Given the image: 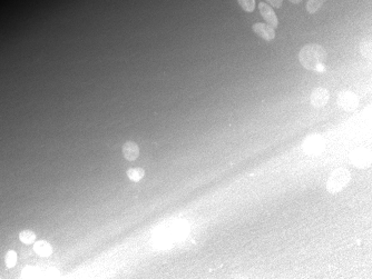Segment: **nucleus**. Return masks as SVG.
<instances>
[{"mask_svg":"<svg viewBox=\"0 0 372 279\" xmlns=\"http://www.w3.org/2000/svg\"><path fill=\"white\" fill-rule=\"evenodd\" d=\"M326 2L327 0H308L307 12L311 15L318 13Z\"/></svg>","mask_w":372,"mask_h":279,"instance_id":"f8f14e48","label":"nucleus"},{"mask_svg":"<svg viewBox=\"0 0 372 279\" xmlns=\"http://www.w3.org/2000/svg\"><path fill=\"white\" fill-rule=\"evenodd\" d=\"M351 173L347 168H338L333 170L327 180V191L332 195L342 192L349 185Z\"/></svg>","mask_w":372,"mask_h":279,"instance_id":"f03ea898","label":"nucleus"},{"mask_svg":"<svg viewBox=\"0 0 372 279\" xmlns=\"http://www.w3.org/2000/svg\"><path fill=\"white\" fill-rule=\"evenodd\" d=\"M17 259H18V255L17 252L15 250H9L6 257H5V264H6L7 268H13L17 264Z\"/></svg>","mask_w":372,"mask_h":279,"instance_id":"4468645a","label":"nucleus"},{"mask_svg":"<svg viewBox=\"0 0 372 279\" xmlns=\"http://www.w3.org/2000/svg\"><path fill=\"white\" fill-rule=\"evenodd\" d=\"M127 177L130 179V180L134 182L139 181L141 178L144 177L145 175V170L143 168H129L127 170Z\"/></svg>","mask_w":372,"mask_h":279,"instance_id":"9b49d317","label":"nucleus"},{"mask_svg":"<svg viewBox=\"0 0 372 279\" xmlns=\"http://www.w3.org/2000/svg\"><path fill=\"white\" fill-rule=\"evenodd\" d=\"M26 272H27V276H30L31 273H33V268H31V267H26L25 269H24V271H23V275H24V273H26Z\"/></svg>","mask_w":372,"mask_h":279,"instance_id":"a211bd4d","label":"nucleus"},{"mask_svg":"<svg viewBox=\"0 0 372 279\" xmlns=\"http://www.w3.org/2000/svg\"><path fill=\"white\" fill-rule=\"evenodd\" d=\"M265 2H268L272 7H274L276 9L281 8L283 4V0H265Z\"/></svg>","mask_w":372,"mask_h":279,"instance_id":"f3484780","label":"nucleus"},{"mask_svg":"<svg viewBox=\"0 0 372 279\" xmlns=\"http://www.w3.org/2000/svg\"><path fill=\"white\" fill-rule=\"evenodd\" d=\"M329 98L330 94L327 89L319 87L314 89L311 94V104L316 108H322L328 104Z\"/></svg>","mask_w":372,"mask_h":279,"instance_id":"423d86ee","label":"nucleus"},{"mask_svg":"<svg viewBox=\"0 0 372 279\" xmlns=\"http://www.w3.org/2000/svg\"><path fill=\"white\" fill-rule=\"evenodd\" d=\"M366 156H369V152H366L365 149L354 150L350 156L351 164L359 168L368 167V165L365 164V161H368L370 164V159H366Z\"/></svg>","mask_w":372,"mask_h":279,"instance_id":"6e6552de","label":"nucleus"},{"mask_svg":"<svg viewBox=\"0 0 372 279\" xmlns=\"http://www.w3.org/2000/svg\"><path fill=\"white\" fill-rule=\"evenodd\" d=\"M254 33L260 36L265 41H272L275 38V29L272 28L270 25L263 23H256L252 26Z\"/></svg>","mask_w":372,"mask_h":279,"instance_id":"0eeeda50","label":"nucleus"},{"mask_svg":"<svg viewBox=\"0 0 372 279\" xmlns=\"http://www.w3.org/2000/svg\"><path fill=\"white\" fill-rule=\"evenodd\" d=\"M289 2L292 3V4H300L302 0H289Z\"/></svg>","mask_w":372,"mask_h":279,"instance_id":"6ab92c4d","label":"nucleus"},{"mask_svg":"<svg viewBox=\"0 0 372 279\" xmlns=\"http://www.w3.org/2000/svg\"><path fill=\"white\" fill-rule=\"evenodd\" d=\"M239 5L244 12L246 13H253L255 9V0H238Z\"/></svg>","mask_w":372,"mask_h":279,"instance_id":"2eb2a0df","label":"nucleus"},{"mask_svg":"<svg viewBox=\"0 0 372 279\" xmlns=\"http://www.w3.org/2000/svg\"><path fill=\"white\" fill-rule=\"evenodd\" d=\"M327 59V51L319 44H308L299 52V61L308 70L321 71Z\"/></svg>","mask_w":372,"mask_h":279,"instance_id":"f257e3e1","label":"nucleus"},{"mask_svg":"<svg viewBox=\"0 0 372 279\" xmlns=\"http://www.w3.org/2000/svg\"><path fill=\"white\" fill-rule=\"evenodd\" d=\"M259 10H260L261 16L266 22V24L270 25L272 28H276L277 26H279V20H277L276 14L268 4L264 2L259 3Z\"/></svg>","mask_w":372,"mask_h":279,"instance_id":"39448f33","label":"nucleus"},{"mask_svg":"<svg viewBox=\"0 0 372 279\" xmlns=\"http://www.w3.org/2000/svg\"><path fill=\"white\" fill-rule=\"evenodd\" d=\"M338 104L342 107V109L348 110V112H352V110L358 107L359 99L354 92L344 90L340 92L338 97Z\"/></svg>","mask_w":372,"mask_h":279,"instance_id":"20e7f679","label":"nucleus"},{"mask_svg":"<svg viewBox=\"0 0 372 279\" xmlns=\"http://www.w3.org/2000/svg\"><path fill=\"white\" fill-rule=\"evenodd\" d=\"M34 250L36 254L41 257H49L52 254L51 245L48 243V241H45V240L36 241L34 245Z\"/></svg>","mask_w":372,"mask_h":279,"instance_id":"9d476101","label":"nucleus"},{"mask_svg":"<svg viewBox=\"0 0 372 279\" xmlns=\"http://www.w3.org/2000/svg\"><path fill=\"white\" fill-rule=\"evenodd\" d=\"M123 156L125 159L128 161H134L138 158L139 156V148L138 146L134 141H126L123 145Z\"/></svg>","mask_w":372,"mask_h":279,"instance_id":"1a4fd4ad","label":"nucleus"},{"mask_svg":"<svg viewBox=\"0 0 372 279\" xmlns=\"http://www.w3.org/2000/svg\"><path fill=\"white\" fill-rule=\"evenodd\" d=\"M360 50H361V52H362V55L364 57L370 58V55H371V44H370V41L366 40V39L363 40L360 45Z\"/></svg>","mask_w":372,"mask_h":279,"instance_id":"dca6fc26","label":"nucleus"},{"mask_svg":"<svg viewBox=\"0 0 372 279\" xmlns=\"http://www.w3.org/2000/svg\"><path fill=\"white\" fill-rule=\"evenodd\" d=\"M19 239L22 243L26 244V245H30L33 244L34 241H36V234L34 231L31 230H23L22 233L19 234Z\"/></svg>","mask_w":372,"mask_h":279,"instance_id":"ddd939ff","label":"nucleus"},{"mask_svg":"<svg viewBox=\"0 0 372 279\" xmlns=\"http://www.w3.org/2000/svg\"><path fill=\"white\" fill-rule=\"evenodd\" d=\"M303 149L308 155L318 156L320 155L324 149V143L322 137L319 135L308 136L303 141Z\"/></svg>","mask_w":372,"mask_h":279,"instance_id":"7ed1b4c3","label":"nucleus"}]
</instances>
